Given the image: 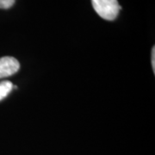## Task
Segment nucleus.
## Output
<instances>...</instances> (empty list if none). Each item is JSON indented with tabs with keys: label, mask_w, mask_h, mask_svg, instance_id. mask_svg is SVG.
Masks as SVG:
<instances>
[{
	"label": "nucleus",
	"mask_w": 155,
	"mask_h": 155,
	"mask_svg": "<svg viewBox=\"0 0 155 155\" xmlns=\"http://www.w3.org/2000/svg\"><path fill=\"white\" fill-rule=\"evenodd\" d=\"M16 0H0V9H10L15 5Z\"/></svg>",
	"instance_id": "nucleus-4"
},
{
	"label": "nucleus",
	"mask_w": 155,
	"mask_h": 155,
	"mask_svg": "<svg viewBox=\"0 0 155 155\" xmlns=\"http://www.w3.org/2000/svg\"><path fill=\"white\" fill-rule=\"evenodd\" d=\"M20 69V64L17 59L11 56L0 58V78L10 77Z\"/></svg>",
	"instance_id": "nucleus-2"
},
{
	"label": "nucleus",
	"mask_w": 155,
	"mask_h": 155,
	"mask_svg": "<svg viewBox=\"0 0 155 155\" xmlns=\"http://www.w3.org/2000/svg\"><path fill=\"white\" fill-rule=\"evenodd\" d=\"M91 4L97 14L107 21L115 20L122 10L117 0H91Z\"/></svg>",
	"instance_id": "nucleus-1"
},
{
	"label": "nucleus",
	"mask_w": 155,
	"mask_h": 155,
	"mask_svg": "<svg viewBox=\"0 0 155 155\" xmlns=\"http://www.w3.org/2000/svg\"><path fill=\"white\" fill-rule=\"evenodd\" d=\"M152 67L153 69V72H155V47H153L152 48Z\"/></svg>",
	"instance_id": "nucleus-5"
},
{
	"label": "nucleus",
	"mask_w": 155,
	"mask_h": 155,
	"mask_svg": "<svg viewBox=\"0 0 155 155\" xmlns=\"http://www.w3.org/2000/svg\"><path fill=\"white\" fill-rule=\"evenodd\" d=\"M13 84L10 81L0 82V101L5 99L8 95L11 93L13 89Z\"/></svg>",
	"instance_id": "nucleus-3"
}]
</instances>
